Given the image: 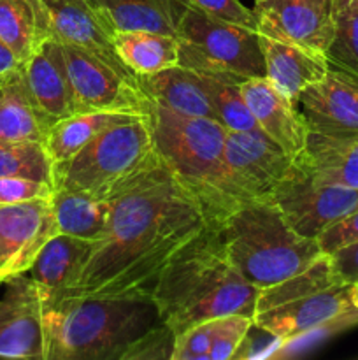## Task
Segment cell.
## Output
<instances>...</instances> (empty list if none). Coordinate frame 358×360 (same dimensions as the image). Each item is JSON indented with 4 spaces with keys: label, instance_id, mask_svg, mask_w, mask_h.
Returning <instances> with one entry per match:
<instances>
[{
    "label": "cell",
    "instance_id": "obj_1",
    "mask_svg": "<svg viewBox=\"0 0 358 360\" xmlns=\"http://www.w3.org/2000/svg\"><path fill=\"white\" fill-rule=\"evenodd\" d=\"M109 199L105 236L65 294L151 297L171 260L209 225L206 213L161 158Z\"/></svg>",
    "mask_w": 358,
    "mask_h": 360
},
{
    "label": "cell",
    "instance_id": "obj_2",
    "mask_svg": "<svg viewBox=\"0 0 358 360\" xmlns=\"http://www.w3.org/2000/svg\"><path fill=\"white\" fill-rule=\"evenodd\" d=\"M260 290L237 273L218 232L207 225L161 273L151 299L158 319L172 333L225 315L255 316Z\"/></svg>",
    "mask_w": 358,
    "mask_h": 360
},
{
    "label": "cell",
    "instance_id": "obj_3",
    "mask_svg": "<svg viewBox=\"0 0 358 360\" xmlns=\"http://www.w3.org/2000/svg\"><path fill=\"white\" fill-rule=\"evenodd\" d=\"M158 322L151 297L63 294L42 299L44 360H123Z\"/></svg>",
    "mask_w": 358,
    "mask_h": 360
},
{
    "label": "cell",
    "instance_id": "obj_4",
    "mask_svg": "<svg viewBox=\"0 0 358 360\" xmlns=\"http://www.w3.org/2000/svg\"><path fill=\"white\" fill-rule=\"evenodd\" d=\"M154 146L174 178L199 200L209 225H218L241 204L225 162L227 129L211 118L185 116L153 104Z\"/></svg>",
    "mask_w": 358,
    "mask_h": 360
},
{
    "label": "cell",
    "instance_id": "obj_5",
    "mask_svg": "<svg viewBox=\"0 0 358 360\" xmlns=\"http://www.w3.org/2000/svg\"><path fill=\"white\" fill-rule=\"evenodd\" d=\"M358 323L351 285L344 283L332 257L319 259L295 276L260 290L253 326L279 345L347 329Z\"/></svg>",
    "mask_w": 358,
    "mask_h": 360
},
{
    "label": "cell",
    "instance_id": "obj_6",
    "mask_svg": "<svg viewBox=\"0 0 358 360\" xmlns=\"http://www.w3.org/2000/svg\"><path fill=\"white\" fill-rule=\"evenodd\" d=\"M213 227L232 266L258 290L295 276L323 255L318 239L295 232L272 199L248 200Z\"/></svg>",
    "mask_w": 358,
    "mask_h": 360
},
{
    "label": "cell",
    "instance_id": "obj_7",
    "mask_svg": "<svg viewBox=\"0 0 358 360\" xmlns=\"http://www.w3.org/2000/svg\"><path fill=\"white\" fill-rule=\"evenodd\" d=\"M158 162L150 116L137 115L107 127L72 158L53 165V185L109 199Z\"/></svg>",
    "mask_w": 358,
    "mask_h": 360
},
{
    "label": "cell",
    "instance_id": "obj_8",
    "mask_svg": "<svg viewBox=\"0 0 358 360\" xmlns=\"http://www.w3.org/2000/svg\"><path fill=\"white\" fill-rule=\"evenodd\" d=\"M179 65L244 81L265 76L260 34L185 7L178 23Z\"/></svg>",
    "mask_w": 358,
    "mask_h": 360
},
{
    "label": "cell",
    "instance_id": "obj_9",
    "mask_svg": "<svg viewBox=\"0 0 358 360\" xmlns=\"http://www.w3.org/2000/svg\"><path fill=\"white\" fill-rule=\"evenodd\" d=\"M62 42V41H60ZM67 60L74 112H130L150 116L153 102L140 86L83 48L62 42Z\"/></svg>",
    "mask_w": 358,
    "mask_h": 360
},
{
    "label": "cell",
    "instance_id": "obj_10",
    "mask_svg": "<svg viewBox=\"0 0 358 360\" xmlns=\"http://www.w3.org/2000/svg\"><path fill=\"white\" fill-rule=\"evenodd\" d=\"M270 199L295 232L311 239L358 210V190L316 181L297 162Z\"/></svg>",
    "mask_w": 358,
    "mask_h": 360
},
{
    "label": "cell",
    "instance_id": "obj_11",
    "mask_svg": "<svg viewBox=\"0 0 358 360\" xmlns=\"http://www.w3.org/2000/svg\"><path fill=\"white\" fill-rule=\"evenodd\" d=\"M225 162L241 202L270 199L295 167L293 158L260 129L227 130Z\"/></svg>",
    "mask_w": 358,
    "mask_h": 360
},
{
    "label": "cell",
    "instance_id": "obj_12",
    "mask_svg": "<svg viewBox=\"0 0 358 360\" xmlns=\"http://www.w3.org/2000/svg\"><path fill=\"white\" fill-rule=\"evenodd\" d=\"M260 35L325 55L336 32L332 0H255Z\"/></svg>",
    "mask_w": 358,
    "mask_h": 360
},
{
    "label": "cell",
    "instance_id": "obj_13",
    "mask_svg": "<svg viewBox=\"0 0 358 360\" xmlns=\"http://www.w3.org/2000/svg\"><path fill=\"white\" fill-rule=\"evenodd\" d=\"M56 232L51 197L0 204V283L28 273L37 253Z\"/></svg>",
    "mask_w": 358,
    "mask_h": 360
},
{
    "label": "cell",
    "instance_id": "obj_14",
    "mask_svg": "<svg viewBox=\"0 0 358 360\" xmlns=\"http://www.w3.org/2000/svg\"><path fill=\"white\" fill-rule=\"evenodd\" d=\"M0 299V357L44 360L42 297L30 276L16 274L6 280Z\"/></svg>",
    "mask_w": 358,
    "mask_h": 360
},
{
    "label": "cell",
    "instance_id": "obj_15",
    "mask_svg": "<svg viewBox=\"0 0 358 360\" xmlns=\"http://www.w3.org/2000/svg\"><path fill=\"white\" fill-rule=\"evenodd\" d=\"M51 18L53 34L58 41L83 48L139 84L137 76L123 63L114 48V30L100 11L88 0H42Z\"/></svg>",
    "mask_w": 358,
    "mask_h": 360
},
{
    "label": "cell",
    "instance_id": "obj_16",
    "mask_svg": "<svg viewBox=\"0 0 358 360\" xmlns=\"http://www.w3.org/2000/svg\"><path fill=\"white\" fill-rule=\"evenodd\" d=\"M298 109L312 132L358 134V79L329 69L321 81L302 91Z\"/></svg>",
    "mask_w": 358,
    "mask_h": 360
},
{
    "label": "cell",
    "instance_id": "obj_17",
    "mask_svg": "<svg viewBox=\"0 0 358 360\" xmlns=\"http://www.w3.org/2000/svg\"><path fill=\"white\" fill-rule=\"evenodd\" d=\"M239 86L260 130L279 144L293 160H298L309 136V127L300 109L291 104L265 76L249 77L241 81Z\"/></svg>",
    "mask_w": 358,
    "mask_h": 360
},
{
    "label": "cell",
    "instance_id": "obj_18",
    "mask_svg": "<svg viewBox=\"0 0 358 360\" xmlns=\"http://www.w3.org/2000/svg\"><path fill=\"white\" fill-rule=\"evenodd\" d=\"M28 91L39 111L51 123L74 115L72 86L62 42L48 39L37 51L21 63Z\"/></svg>",
    "mask_w": 358,
    "mask_h": 360
},
{
    "label": "cell",
    "instance_id": "obj_19",
    "mask_svg": "<svg viewBox=\"0 0 358 360\" xmlns=\"http://www.w3.org/2000/svg\"><path fill=\"white\" fill-rule=\"evenodd\" d=\"M260 46L265 58V77L297 108L302 91L321 81L330 69L323 53L304 46L267 35H260Z\"/></svg>",
    "mask_w": 358,
    "mask_h": 360
},
{
    "label": "cell",
    "instance_id": "obj_20",
    "mask_svg": "<svg viewBox=\"0 0 358 360\" xmlns=\"http://www.w3.org/2000/svg\"><path fill=\"white\" fill-rule=\"evenodd\" d=\"M93 248L95 241L62 232L49 238L28 269V276L37 283L41 297H58L72 290Z\"/></svg>",
    "mask_w": 358,
    "mask_h": 360
},
{
    "label": "cell",
    "instance_id": "obj_21",
    "mask_svg": "<svg viewBox=\"0 0 358 360\" xmlns=\"http://www.w3.org/2000/svg\"><path fill=\"white\" fill-rule=\"evenodd\" d=\"M297 162L316 181L358 190V134H321L309 130Z\"/></svg>",
    "mask_w": 358,
    "mask_h": 360
},
{
    "label": "cell",
    "instance_id": "obj_22",
    "mask_svg": "<svg viewBox=\"0 0 358 360\" xmlns=\"http://www.w3.org/2000/svg\"><path fill=\"white\" fill-rule=\"evenodd\" d=\"M140 90L153 104L185 116L211 118L220 122L213 101L207 95L197 70L183 65L168 67L151 76L137 77Z\"/></svg>",
    "mask_w": 358,
    "mask_h": 360
},
{
    "label": "cell",
    "instance_id": "obj_23",
    "mask_svg": "<svg viewBox=\"0 0 358 360\" xmlns=\"http://www.w3.org/2000/svg\"><path fill=\"white\" fill-rule=\"evenodd\" d=\"M51 127L28 91L23 67L0 76V141L44 143Z\"/></svg>",
    "mask_w": 358,
    "mask_h": 360
},
{
    "label": "cell",
    "instance_id": "obj_24",
    "mask_svg": "<svg viewBox=\"0 0 358 360\" xmlns=\"http://www.w3.org/2000/svg\"><path fill=\"white\" fill-rule=\"evenodd\" d=\"M51 37V18L42 0H0V39L21 63Z\"/></svg>",
    "mask_w": 358,
    "mask_h": 360
},
{
    "label": "cell",
    "instance_id": "obj_25",
    "mask_svg": "<svg viewBox=\"0 0 358 360\" xmlns=\"http://www.w3.org/2000/svg\"><path fill=\"white\" fill-rule=\"evenodd\" d=\"M114 32L150 30L175 35L185 6L179 0H88Z\"/></svg>",
    "mask_w": 358,
    "mask_h": 360
},
{
    "label": "cell",
    "instance_id": "obj_26",
    "mask_svg": "<svg viewBox=\"0 0 358 360\" xmlns=\"http://www.w3.org/2000/svg\"><path fill=\"white\" fill-rule=\"evenodd\" d=\"M56 231L88 241H100L111 217V199L76 190L55 188L51 195Z\"/></svg>",
    "mask_w": 358,
    "mask_h": 360
},
{
    "label": "cell",
    "instance_id": "obj_27",
    "mask_svg": "<svg viewBox=\"0 0 358 360\" xmlns=\"http://www.w3.org/2000/svg\"><path fill=\"white\" fill-rule=\"evenodd\" d=\"M114 48L126 67L140 76H151L179 65V44L175 35L150 30L114 32Z\"/></svg>",
    "mask_w": 358,
    "mask_h": 360
},
{
    "label": "cell",
    "instance_id": "obj_28",
    "mask_svg": "<svg viewBox=\"0 0 358 360\" xmlns=\"http://www.w3.org/2000/svg\"><path fill=\"white\" fill-rule=\"evenodd\" d=\"M132 116L137 115L111 111L74 112L67 118L55 122L44 141L46 151H48L49 158L53 160V165L67 162L81 148L86 146L93 137H97L102 130L114 125V123L130 120Z\"/></svg>",
    "mask_w": 358,
    "mask_h": 360
},
{
    "label": "cell",
    "instance_id": "obj_29",
    "mask_svg": "<svg viewBox=\"0 0 358 360\" xmlns=\"http://www.w3.org/2000/svg\"><path fill=\"white\" fill-rule=\"evenodd\" d=\"M202 83L206 86L207 95L213 101L214 109L218 112L220 123L227 130H256L260 129L255 116L249 111L244 101L241 81L232 79L225 76H214V74L199 72Z\"/></svg>",
    "mask_w": 358,
    "mask_h": 360
},
{
    "label": "cell",
    "instance_id": "obj_30",
    "mask_svg": "<svg viewBox=\"0 0 358 360\" xmlns=\"http://www.w3.org/2000/svg\"><path fill=\"white\" fill-rule=\"evenodd\" d=\"M9 176H21L53 185V160L46 151L44 143L0 141V178Z\"/></svg>",
    "mask_w": 358,
    "mask_h": 360
},
{
    "label": "cell",
    "instance_id": "obj_31",
    "mask_svg": "<svg viewBox=\"0 0 358 360\" xmlns=\"http://www.w3.org/2000/svg\"><path fill=\"white\" fill-rule=\"evenodd\" d=\"M325 56L330 69L358 79V0L336 13V32Z\"/></svg>",
    "mask_w": 358,
    "mask_h": 360
},
{
    "label": "cell",
    "instance_id": "obj_32",
    "mask_svg": "<svg viewBox=\"0 0 358 360\" xmlns=\"http://www.w3.org/2000/svg\"><path fill=\"white\" fill-rule=\"evenodd\" d=\"M253 319L246 315H225L218 319L209 360H228L239 357V350L253 329Z\"/></svg>",
    "mask_w": 358,
    "mask_h": 360
},
{
    "label": "cell",
    "instance_id": "obj_33",
    "mask_svg": "<svg viewBox=\"0 0 358 360\" xmlns=\"http://www.w3.org/2000/svg\"><path fill=\"white\" fill-rule=\"evenodd\" d=\"M218 319L204 320L178 334L171 360H209Z\"/></svg>",
    "mask_w": 358,
    "mask_h": 360
},
{
    "label": "cell",
    "instance_id": "obj_34",
    "mask_svg": "<svg viewBox=\"0 0 358 360\" xmlns=\"http://www.w3.org/2000/svg\"><path fill=\"white\" fill-rule=\"evenodd\" d=\"M174 343L175 334L165 323L158 322L128 348L123 360H171Z\"/></svg>",
    "mask_w": 358,
    "mask_h": 360
},
{
    "label": "cell",
    "instance_id": "obj_35",
    "mask_svg": "<svg viewBox=\"0 0 358 360\" xmlns=\"http://www.w3.org/2000/svg\"><path fill=\"white\" fill-rule=\"evenodd\" d=\"M179 2L185 7L200 11L216 20L256 30V18L253 9L246 7L241 0H179Z\"/></svg>",
    "mask_w": 358,
    "mask_h": 360
},
{
    "label": "cell",
    "instance_id": "obj_36",
    "mask_svg": "<svg viewBox=\"0 0 358 360\" xmlns=\"http://www.w3.org/2000/svg\"><path fill=\"white\" fill-rule=\"evenodd\" d=\"M55 186L37 179L9 176L0 178V204H18L34 199H49Z\"/></svg>",
    "mask_w": 358,
    "mask_h": 360
},
{
    "label": "cell",
    "instance_id": "obj_37",
    "mask_svg": "<svg viewBox=\"0 0 358 360\" xmlns=\"http://www.w3.org/2000/svg\"><path fill=\"white\" fill-rule=\"evenodd\" d=\"M358 241V210L350 213L347 217L340 218L337 224L326 229L323 234H319L318 245L323 253L332 255L337 250L350 246Z\"/></svg>",
    "mask_w": 358,
    "mask_h": 360
},
{
    "label": "cell",
    "instance_id": "obj_38",
    "mask_svg": "<svg viewBox=\"0 0 358 360\" xmlns=\"http://www.w3.org/2000/svg\"><path fill=\"white\" fill-rule=\"evenodd\" d=\"M332 264L344 283H354L358 280V241L337 250L332 255Z\"/></svg>",
    "mask_w": 358,
    "mask_h": 360
},
{
    "label": "cell",
    "instance_id": "obj_39",
    "mask_svg": "<svg viewBox=\"0 0 358 360\" xmlns=\"http://www.w3.org/2000/svg\"><path fill=\"white\" fill-rule=\"evenodd\" d=\"M21 65V62L18 60V56L14 55L13 49L6 44V42L0 39V76L11 72V70L18 69Z\"/></svg>",
    "mask_w": 358,
    "mask_h": 360
},
{
    "label": "cell",
    "instance_id": "obj_40",
    "mask_svg": "<svg viewBox=\"0 0 358 360\" xmlns=\"http://www.w3.org/2000/svg\"><path fill=\"white\" fill-rule=\"evenodd\" d=\"M351 302L354 304V308H358V280L351 283Z\"/></svg>",
    "mask_w": 358,
    "mask_h": 360
},
{
    "label": "cell",
    "instance_id": "obj_41",
    "mask_svg": "<svg viewBox=\"0 0 358 360\" xmlns=\"http://www.w3.org/2000/svg\"><path fill=\"white\" fill-rule=\"evenodd\" d=\"M350 2H351V0H332L333 13H337V11H340V9H343V7H346Z\"/></svg>",
    "mask_w": 358,
    "mask_h": 360
}]
</instances>
